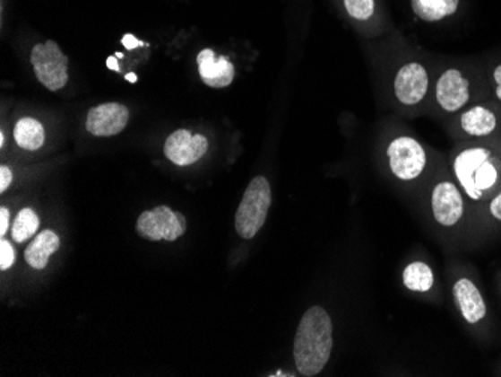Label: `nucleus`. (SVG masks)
<instances>
[{
  "label": "nucleus",
  "mask_w": 501,
  "mask_h": 377,
  "mask_svg": "<svg viewBox=\"0 0 501 377\" xmlns=\"http://www.w3.org/2000/svg\"><path fill=\"white\" fill-rule=\"evenodd\" d=\"M333 327L331 316L322 307H311L300 320L295 337V363L300 374L315 376L331 358Z\"/></svg>",
  "instance_id": "obj_1"
},
{
  "label": "nucleus",
  "mask_w": 501,
  "mask_h": 377,
  "mask_svg": "<svg viewBox=\"0 0 501 377\" xmlns=\"http://www.w3.org/2000/svg\"><path fill=\"white\" fill-rule=\"evenodd\" d=\"M453 169L465 193L473 200H480L485 191L496 187L498 171L488 149L473 147L461 153L453 162Z\"/></svg>",
  "instance_id": "obj_2"
},
{
  "label": "nucleus",
  "mask_w": 501,
  "mask_h": 377,
  "mask_svg": "<svg viewBox=\"0 0 501 377\" xmlns=\"http://www.w3.org/2000/svg\"><path fill=\"white\" fill-rule=\"evenodd\" d=\"M272 205V189L264 176H257L249 182L244 198L236 212V232L244 240H253L266 223Z\"/></svg>",
  "instance_id": "obj_3"
},
{
  "label": "nucleus",
  "mask_w": 501,
  "mask_h": 377,
  "mask_svg": "<svg viewBox=\"0 0 501 377\" xmlns=\"http://www.w3.org/2000/svg\"><path fill=\"white\" fill-rule=\"evenodd\" d=\"M135 231L144 240L173 242L185 235L186 218L180 212H173L170 207L162 205L143 212L138 216Z\"/></svg>",
  "instance_id": "obj_4"
},
{
  "label": "nucleus",
  "mask_w": 501,
  "mask_h": 377,
  "mask_svg": "<svg viewBox=\"0 0 501 377\" xmlns=\"http://www.w3.org/2000/svg\"><path fill=\"white\" fill-rule=\"evenodd\" d=\"M69 60L55 41L33 47L32 65L38 80L48 91H59L68 82Z\"/></svg>",
  "instance_id": "obj_5"
},
{
  "label": "nucleus",
  "mask_w": 501,
  "mask_h": 377,
  "mask_svg": "<svg viewBox=\"0 0 501 377\" xmlns=\"http://www.w3.org/2000/svg\"><path fill=\"white\" fill-rule=\"evenodd\" d=\"M391 171L402 180H416L427 166V153L411 137H398L387 147Z\"/></svg>",
  "instance_id": "obj_6"
},
{
  "label": "nucleus",
  "mask_w": 501,
  "mask_h": 377,
  "mask_svg": "<svg viewBox=\"0 0 501 377\" xmlns=\"http://www.w3.org/2000/svg\"><path fill=\"white\" fill-rule=\"evenodd\" d=\"M207 138L202 134H193L186 129H177L167 138L164 153L177 166H191L207 153Z\"/></svg>",
  "instance_id": "obj_7"
},
{
  "label": "nucleus",
  "mask_w": 501,
  "mask_h": 377,
  "mask_svg": "<svg viewBox=\"0 0 501 377\" xmlns=\"http://www.w3.org/2000/svg\"><path fill=\"white\" fill-rule=\"evenodd\" d=\"M129 110L119 102H107L89 110L86 128L97 137H111L122 133L128 124Z\"/></svg>",
  "instance_id": "obj_8"
},
{
  "label": "nucleus",
  "mask_w": 501,
  "mask_h": 377,
  "mask_svg": "<svg viewBox=\"0 0 501 377\" xmlns=\"http://www.w3.org/2000/svg\"><path fill=\"white\" fill-rule=\"evenodd\" d=\"M428 91V74L418 62L407 64L396 74L395 95L405 106L422 101Z\"/></svg>",
  "instance_id": "obj_9"
},
{
  "label": "nucleus",
  "mask_w": 501,
  "mask_h": 377,
  "mask_svg": "<svg viewBox=\"0 0 501 377\" xmlns=\"http://www.w3.org/2000/svg\"><path fill=\"white\" fill-rule=\"evenodd\" d=\"M434 218L445 227H452L464 214L461 193L452 182H440L433 191Z\"/></svg>",
  "instance_id": "obj_10"
},
{
  "label": "nucleus",
  "mask_w": 501,
  "mask_h": 377,
  "mask_svg": "<svg viewBox=\"0 0 501 377\" xmlns=\"http://www.w3.org/2000/svg\"><path fill=\"white\" fill-rule=\"evenodd\" d=\"M198 73L211 88H227L235 80V66L226 56H217L211 48L200 51L197 57Z\"/></svg>",
  "instance_id": "obj_11"
},
{
  "label": "nucleus",
  "mask_w": 501,
  "mask_h": 377,
  "mask_svg": "<svg viewBox=\"0 0 501 377\" xmlns=\"http://www.w3.org/2000/svg\"><path fill=\"white\" fill-rule=\"evenodd\" d=\"M469 82L458 69H447L437 83V101L446 111L460 110L469 101Z\"/></svg>",
  "instance_id": "obj_12"
},
{
  "label": "nucleus",
  "mask_w": 501,
  "mask_h": 377,
  "mask_svg": "<svg viewBox=\"0 0 501 377\" xmlns=\"http://www.w3.org/2000/svg\"><path fill=\"white\" fill-rule=\"evenodd\" d=\"M453 294H455L456 302L460 305L461 313L467 322L473 325L485 318L487 305L473 281L467 280V278L456 281L453 285Z\"/></svg>",
  "instance_id": "obj_13"
},
{
  "label": "nucleus",
  "mask_w": 501,
  "mask_h": 377,
  "mask_svg": "<svg viewBox=\"0 0 501 377\" xmlns=\"http://www.w3.org/2000/svg\"><path fill=\"white\" fill-rule=\"evenodd\" d=\"M59 245V236L56 235L55 232H41L24 251V259L29 263V267H35V269H44L51 254L57 251Z\"/></svg>",
  "instance_id": "obj_14"
},
{
  "label": "nucleus",
  "mask_w": 501,
  "mask_h": 377,
  "mask_svg": "<svg viewBox=\"0 0 501 377\" xmlns=\"http://www.w3.org/2000/svg\"><path fill=\"white\" fill-rule=\"evenodd\" d=\"M460 0H411V8L419 19L440 22L455 14Z\"/></svg>",
  "instance_id": "obj_15"
},
{
  "label": "nucleus",
  "mask_w": 501,
  "mask_h": 377,
  "mask_svg": "<svg viewBox=\"0 0 501 377\" xmlns=\"http://www.w3.org/2000/svg\"><path fill=\"white\" fill-rule=\"evenodd\" d=\"M461 125L465 133L474 137L488 136L496 129V115L485 107H473L469 111H465L461 118Z\"/></svg>",
  "instance_id": "obj_16"
},
{
  "label": "nucleus",
  "mask_w": 501,
  "mask_h": 377,
  "mask_svg": "<svg viewBox=\"0 0 501 377\" xmlns=\"http://www.w3.org/2000/svg\"><path fill=\"white\" fill-rule=\"evenodd\" d=\"M14 138L17 145L23 149L37 151L44 145L46 131H44L41 122H38L37 119L23 118L15 125Z\"/></svg>",
  "instance_id": "obj_17"
},
{
  "label": "nucleus",
  "mask_w": 501,
  "mask_h": 377,
  "mask_svg": "<svg viewBox=\"0 0 501 377\" xmlns=\"http://www.w3.org/2000/svg\"><path fill=\"white\" fill-rule=\"evenodd\" d=\"M404 285L413 292H428L434 285V276L431 267L427 263L414 262L405 267Z\"/></svg>",
  "instance_id": "obj_18"
},
{
  "label": "nucleus",
  "mask_w": 501,
  "mask_h": 377,
  "mask_svg": "<svg viewBox=\"0 0 501 377\" xmlns=\"http://www.w3.org/2000/svg\"><path fill=\"white\" fill-rule=\"evenodd\" d=\"M38 227H39V218H38L37 212L30 207H26V209H22L19 216L15 218L11 235L15 242L23 244L37 233Z\"/></svg>",
  "instance_id": "obj_19"
},
{
  "label": "nucleus",
  "mask_w": 501,
  "mask_h": 377,
  "mask_svg": "<svg viewBox=\"0 0 501 377\" xmlns=\"http://www.w3.org/2000/svg\"><path fill=\"white\" fill-rule=\"evenodd\" d=\"M344 4L345 10L353 19L365 22L374 14V0H344Z\"/></svg>",
  "instance_id": "obj_20"
},
{
  "label": "nucleus",
  "mask_w": 501,
  "mask_h": 377,
  "mask_svg": "<svg viewBox=\"0 0 501 377\" xmlns=\"http://www.w3.org/2000/svg\"><path fill=\"white\" fill-rule=\"evenodd\" d=\"M15 262V251L6 240L0 241V269L6 271Z\"/></svg>",
  "instance_id": "obj_21"
},
{
  "label": "nucleus",
  "mask_w": 501,
  "mask_h": 377,
  "mask_svg": "<svg viewBox=\"0 0 501 377\" xmlns=\"http://www.w3.org/2000/svg\"><path fill=\"white\" fill-rule=\"evenodd\" d=\"M13 182V171L6 166L0 167V193H5Z\"/></svg>",
  "instance_id": "obj_22"
},
{
  "label": "nucleus",
  "mask_w": 501,
  "mask_h": 377,
  "mask_svg": "<svg viewBox=\"0 0 501 377\" xmlns=\"http://www.w3.org/2000/svg\"><path fill=\"white\" fill-rule=\"evenodd\" d=\"M10 209L0 207V235L5 236L10 229Z\"/></svg>",
  "instance_id": "obj_23"
},
{
  "label": "nucleus",
  "mask_w": 501,
  "mask_h": 377,
  "mask_svg": "<svg viewBox=\"0 0 501 377\" xmlns=\"http://www.w3.org/2000/svg\"><path fill=\"white\" fill-rule=\"evenodd\" d=\"M122 44H124L125 48H128V50H134V48L143 46V42L138 41L137 38L134 37V35H125V37L122 38Z\"/></svg>",
  "instance_id": "obj_24"
},
{
  "label": "nucleus",
  "mask_w": 501,
  "mask_h": 377,
  "mask_svg": "<svg viewBox=\"0 0 501 377\" xmlns=\"http://www.w3.org/2000/svg\"><path fill=\"white\" fill-rule=\"evenodd\" d=\"M489 209H491V214L494 215V218L501 221V193L492 200L491 205H489Z\"/></svg>",
  "instance_id": "obj_25"
},
{
  "label": "nucleus",
  "mask_w": 501,
  "mask_h": 377,
  "mask_svg": "<svg viewBox=\"0 0 501 377\" xmlns=\"http://www.w3.org/2000/svg\"><path fill=\"white\" fill-rule=\"evenodd\" d=\"M494 80H496L497 83V97H498V100H501V65H498L496 71H494Z\"/></svg>",
  "instance_id": "obj_26"
},
{
  "label": "nucleus",
  "mask_w": 501,
  "mask_h": 377,
  "mask_svg": "<svg viewBox=\"0 0 501 377\" xmlns=\"http://www.w3.org/2000/svg\"><path fill=\"white\" fill-rule=\"evenodd\" d=\"M107 66L108 68L113 69V71H119V64H117V59L116 57H108L107 59Z\"/></svg>",
  "instance_id": "obj_27"
},
{
  "label": "nucleus",
  "mask_w": 501,
  "mask_h": 377,
  "mask_svg": "<svg viewBox=\"0 0 501 377\" xmlns=\"http://www.w3.org/2000/svg\"><path fill=\"white\" fill-rule=\"evenodd\" d=\"M125 79L128 80V82H133V83H135V82H137V75H135V74H126V77H125Z\"/></svg>",
  "instance_id": "obj_28"
},
{
  "label": "nucleus",
  "mask_w": 501,
  "mask_h": 377,
  "mask_svg": "<svg viewBox=\"0 0 501 377\" xmlns=\"http://www.w3.org/2000/svg\"><path fill=\"white\" fill-rule=\"evenodd\" d=\"M4 143H5V138H4V134H0V146H4Z\"/></svg>",
  "instance_id": "obj_29"
}]
</instances>
